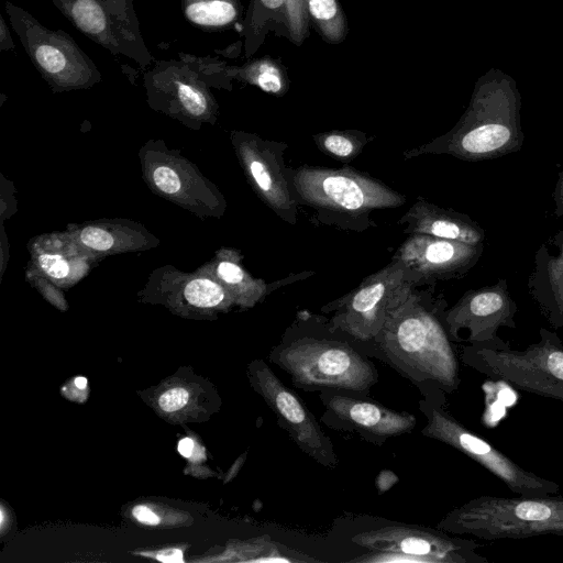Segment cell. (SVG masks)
<instances>
[{
  "instance_id": "cell-16",
  "label": "cell",
  "mask_w": 563,
  "mask_h": 563,
  "mask_svg": "<svg viewBox=\"0 0 563 563\" xmlns=\"http://www.w3.org/2000/svg\"><path fill=\"white\" fill-rule=\"evenodd\" d=\"M184 12L190 22L212 27L231 23L238 14L230 0H187Z\"/></svg>"
},
{
  "instance_id": "cell-1",
  "label": "cell",
  "mask_w": 563,
  "mask_h": 563,
  "mask_svg": "<svg viewBox=\"0 0 563 563\" xmlns=\"http://www.w3.org/2000/svg\"><path fill=\"white\" fill-rule=\"evenodd\" d=\"M373 347L332 329L328 322L299 317L269 352V361L305 391L339 390L371 396L379 379Z\"/></svg>"
},
{
  "instance_id": "cell-28",
  "label": "cell",
  "mask_w": 563,
  "mask_h": 563,
  "mask_svg": "<svg viewBox=\"0 0 563 563\" xmlns=\"http://www.w3.org/2000/svg\"><path fill=\"white\" fill-rule=\"evenodd\" d=\"M256 84L267 92L276 93L282 89V79L275 67L269 64H263L256 75Z\"/></svg>"
},
{
  "instance_id": "cell-30",
  "label": "cell",
  "mask_w": 563,
  "mask_h": 563,
  "mask_svg": "<svg viewBox=\"0 0 563 563\" xmlns=\"http://www.w3.org/2000/svg\"><path fill=\"white\" fill-rule=\"evenodd\" d=\"M133 516L141 522L146 525H157L159 518L147 507L136 506L133 509Z\"/></svg>"
},
{
  "instance_id": "cell-12",
  "label": "cell",
  "mask_w": 563,
  "mask_h": 563,
  "mask_svg": "<svg viewBox=\"0 0 563 563\" xmlns=\"http://www.w3.org/2000/svg\"><path fill=\"white\" fill-rule=\"evenodd\" d=\"M515 305L504 283L466 292L443 314L452 342L481 343L499 340L500 327H515Z\"/></svg>"
},
{
  "instance_id": "cell-4",
  "label": "cell",
  "mask_w": 563,
  "mask_h": 563,
  "mask_svg": "<svg viewBox=\"0 0 563 563\" xmlns=\"http://www.w3.org/2000/svg\"><path fill=\"white\" fill-rule=\"evenodd\" d=\"M461 361L472 369L514 388L563 402V343L544 329L540 340L523 351L503 340L468 343Z\"/></svg>"
},
{
  "instance_id": "cell-20",
  "label": "cell",
  "mask_w": 563,
  "mask_h": 563,
  "mask_svg": "<svg viewBox=\"0 0 563 563\" xmlns=\"http://www.w3.org/2000/svg\"><path fill=\"white\" fill-rule=\"evenodd\" d=\"M548 277L551 286L553 303L550 309V320L555 327L563 325V241L558 257L548 264Z\"/></svg>"
},
{
  "instance_id": "cell-24",
  "label": "cell",
  "mask_w": 563,
  "mask_h": 563,
  "mask_svg": "<svg viewBox=\"0 0 563 563\" xmlns=\"http://www.w3.org/2000/svg\"><path fill=\"white\" fill-rule=\"evenodd\" d=\"M177 95L183 107L192 115H201L206 111L205 96L190 85L179 84Z\"/></svg>"
},
{
  "instance_id": "cell-34",
  "label": "cell",
  "mask_w": 563,
  "mask_h": 563,
  "mask_svg": "<svg viewBox=\"0 0 563 563\" xmlns=\"http://www.w3.org/2000/svg\"><path fill=\"white\" fill-rule=\"evenodd\" d=\"M545 533L563 536V520L545 525L541 530V534Z\"/></svg>"
},
{
  "instance_id": "cell-29",
  "label": "cell",
  "mask_w": 563,
  "mask_h": 563,
  "mask_svg": "<svg viewBox=\"0 0 563 563\" xmlns=\"http://www.w3.org/2000/svg\"><path fill=\"white\" fill-rule=\"evenodd\" d=\"M188 400V393L183 388H174L164 393L159 398L163 410L172 412L180 409Z\"/></svg>"
},
{
  "instance_id": "cell-21",
  "label": "cell",
  "mask_w": 563,
  "mask_h": 563,
  "mask_svg": "<svg viewBox=\"0 0 563 563\" xmlns=\"http://www.w3.org/2000/svg\"><path fill=\"white\" fill-rule=\"evenodd\" d=\"M320 147L338 158H350L358 153L363 143L347 133H329L319 137Z\"/></svg>"
},
{
  "instance_id": "cell-3",
  "label": "cell",
  "mask_w": 563,
  "mask_h": 563,
  "mask_svg": "<svg viewBox=\"0 0 563 563\" xmlns=\"http://www.w3.org/2000/svg\"><path fill=\"white\" fill-rule=\"evenodd\" d=\"M521 96L515 79L492 67L475 84L470 106L445 142L464 159L492 158L520 147Z\"/></svg>"
},
{
  "instance_id": "cell-5",
  "label": "cell",
  "mask_w": 563,
  "mask_h": 563,
  "mask_svg": "<svg viewBox=\"0 0 563 563\" xmlns=\"http://www.w3.org/2000/svg\"><path fill=\"white\" fill-rule=\"evenodd\" d=\"M563 520V497L479 496L450 510L437 528L455 536L493 541L541 536L542 528Z\"/></svg>"
},
{
  "instance_id": "cell-9",
  "label": "cell",
  "mask_w": 563,
  "mask_h": 563,
  "mask_svg": "<svg viewBox=\"0 0 563 563\" xmlns=\"http://www.w3.org/2000/svg\"><path fill=\"white\" fill-rule=\"evenodd\" d=\"M290 180L306 202L334 211L363 213L405 202V197L395 190L347 167H301Z\"/></svg>"
},
{
  "instance_id": "cell-19",
  "label": "cell",
  "mask_w": 563,
  "mask_h": 563,
  "mask_svg": "<svg viewBox=\"0 0 563 563\" xmlns=\"http://www.w3.org/2000/svg\"><path fill=\"white\" fill-rule=\"evenodd\" d=\"M184 295L191 305L205 308L214 307L224 298L222 287L207 278H197L188 283Z\"/></svg>"
},
{
  "instance_id": "cell-14",
  "label": "cell",
  "mask_w": 563,
  "mask_h": 563,
  "mask_svg": "<svg viewBox=\"0 0 563 563\" xmlns=\"http://www.w3.org/2000/svg\"><path fill=\"white\" fill-rule=\"evenodd\" d=\"M245 150L247 170L256 188L266 202L285 219L294 222L296 216L286 172L277 158V153L264 144H253Z\"/></svg>"
},
{
  "instance_id": "cell-33",
  "label": "cell",
  "mask_w": 563,
  "mask_h": 563,
  "mask_svg": "<svg viewBox=\"0 0 563 563\" xmlns=\"http://www.w3.org/2000/svg\"><path fill=\"white\" fill-rule=\"evenodd\" d=\"M195 448V443L189 438H184L178 443V452L185 456L190 457Z\"/></svg>"
},
{
  "instance_id": "cell-31",
  "label": "cell",
  "mask_w": 563,
  "mask_h": 563,
  "mask_svg": "<svg viewBox=\"0 0 563 563\" xmlns=\"http://www.w3.org/2000/svg\"><path fill=\"white\" fill-rule=\"evenodd\" d=\"M555 214L558 217L563 214V170L560 174L555 190H554Z\"/></svg>"
},
{
  "instance_id": "cell-26",
  "label": "cell",
  "mask_w": 563,
  "mask_h": 563,
  "mask_svg": "<svg viewBox=\"0 0 563 563\" xmlns=\"http://www.w3.org/2000/svg\"><path fill=\"white\" fill-rule=\"evenodd\" d=\"M38 263L42 269L53 278H65L69 274V265L60 255L42 254Z\"/></svg>"
},
{
  "instance_id": "cell-11",
  "label": "cell",
  "mask_w": 563,
  "mask_h": 563,
  "mask_svg": "<svg viewBox=\"0 0 563 563\" xmlns=\"http://www.w3.org/2000/svg\"><path fill=\"white\" fill-rule=\"evenodd\" d=\"M319 398L324 407L322 423L379 446L389 439L411 433L417 424L411 412L390 409L368 395L322 390Z\"/></svg>"
},
{
  "instance_id": "cell-22",
  "label": "cell",
  "mask_w": 563,
  "mask_h": 563,
  "mask_svg": "<svg viewBox=\"0 0 563 563\" xmlns=\"http://www.w3.org/2000/svg\"><path fill=\"white\" fill-rule=\"evenodd\" d=\"M218 275L228 285L235 287L244 285L258 299L266 290L264 283L261 280H253L236 263L231 261H223L218 265Z\"/></svg>"
},
{
  "instance_id": "cell-23",
  "label": "cell",
  "mask_w": 563,
  "mask_h": 563,
  "mask_svg": "<svg viewBox=\"0 0 563 563\" xmlns=\"http://www.w3.org/2000/svg\"><path fill=\"white\" fill-rule=\"evenodd\" d=\"M310 14L313 19L333 36L338 33L340 11L335 0H307Z\"/></svg>"
},
{
  "instance_id": "cell-13",
  "label": "cell",
  "mask_w": 563,
  "mask_h": 563,
  "mask_svg": "<svg viewBox=\"0 0 563 563\" xmlns=\"http://www.w3.org/2000/svg\"><path fill=\"white\" fill-rule=\"evenodd\" d=\"M481 249L460 241L412 233L397 253L412 277H439L471 265Z\"/></svg>"
},
{
  "instance_id": "cell-36",
  "label": "cell",
  "mask_w": 563,
  "mask_h": 563,
  "mask_svg": "<svg viewBox=\"0 0 563 563\" xmlns=\"http://www.w3.org/2000/svg\"><path fill=\"white\" fill-rule=\"evenodd\" d=\"M75 385L78 388H85L87 386V379L85 377H77L75 379Z\"/></svg>"
},
{
  "instance_id": "cell-8",
  "label": "cell",
  "mask_w": 563,
  "mask_h": 563,
  "mask_svg": "<svg viewBox=\"0 0 563 563\" xmlns=\"http://www.w3.org/2000/svg\"><path fill=\"white\" fill-rule=\"evenodd\" d=\"M412 275L399 261L367 277L354 291L327 311L329 325L357 341L371 342L387 319L412 295Z\"/></svg>"
},
{
  "instance_id": "cell-25",
  "label": "cell",
  "mask_w": 563,
  "mask_h": 563,
  "mask_svg": "<svg viewBox=\"0 0 563 563\" xmlns=\"http://www.w3.org/2000/svg\"><path fill=\"white\" fill-rule=\"evenodd\" d=\"M80 240L86 246L98 251H107L113 245L112 235L96 227L85 228L80 233Z\"/></svg>"
},
{
  "instance_id": "cell-15",
  "label": "cell",
  "mask_w": 563,
  "mask_h": 563,
  "mask_svg": "<svg viewBox=\"0 0 563 563\" xmlns=\"http://www.w3.org/2000/svg\"><path fill=\"white\" fill-rule=\"evenodd\" d=\"M402 222L412 233L428 234L441 239L478 245L483 231L461 214L418 200L405 214Z\"/></svg>"
},
{
  "instance_id": "cell-18",
  "label": "cell",
  "mask_w": 563,
  "mask_h": 563,
  "mask_svg": "<svg viewBox=\"0 0 563 563\" xmlns=\"http://www.w3.org/2000/svg\"><path fill=\"white\" fill-rule=\"evenodd\" d=\"M36 64L48 75H62L69 68V58L54 41L37 42L33 48Z\"/></svg>"
},
{
  "instance_id": "cell-17",
  "label": "cell",
  "mask_w": 563,
  "mask_h": 563,
  "mask_svg": "<svg viewBox=\"0 0 563 563\" xmlns=\"http://www.w3.org/2000/svg\"><path fill=\"white\" fill-rule=\"evenodd\" d=\"M69 10L73 21L86 34L100 36L107 32L106 9L97 0H75Z\"/></svg>"
},
{
  "instance_id": "cell-2",
  "label": "cell",
  "mask_w": 563,
  "mask_h": 563,
  "mask_svg": "<svg viewBox=\"0 0 563 563\" xmlns=\"http://www.w3.org/2000/svg\"><path fill=\"white\" fill-rule=\"evenodd\" d=\"M369 343L375 358L418 389L435 387L452 395L461 385L459 357L443 316L440 318L413 292Z\"/></svg>"
},
{
  "instance_id": "cell-7",
  "label": "cell",
  "mask_w": 563,
  "mask_h": 563,
  "mask_svg": "<svg viewBox=\"0 0 563 563\" xmlns=\"http://www.w3.org/2000/svg\"><path fill=\"white\" fill-rule=\"evenodd\" d=\"M379 525L350 534L367 550L350 562L488 563L478 543L439 529L380 519Z\"/></svg>"
},
{
  "instance_id": "cell-27",
  "label": "cell",
  "mask_w": 563,
  "mask_h": 563,
  "mask_svg": "<svg viewBox=\"0 0 563 563\" xmlns=\"http://www.w3.org/2000/svg\"><path fill=\"white\" fill-rule=\"evenodd\" d=\"M155 185L166 194H175L180 189L178 175L167 166H159L153 173Z\"/></svg>"
},
{
  "instance_id": "cell-32",
  "label": "cell",
  "mask_w": 563,
  "mask_h": 563,
  "mask_svg": "<svg viewBox=\"0 0 563 563\" xmlns=\"http://www.w3.org/2000/svg\"><path fill=\"white\" fill-rule=\"evenodd\" d=\"M157 558L163 562H181L183 561V554L179 550H166L161 553H158Z\"/></svg>"
},
{
  "instance_id": "cell-10",
  "label": "cell",
  "mask_w": 563,
  "mask_h": 563,
  "mask_svg": "<svg viewBox=\"0 0 563 563\" xmlns=\"http://www.w3.org/2000/svg\"><path fill=\"white\" fill-rule=\"evenodd\" d=\"M252 383L265 400L292 442L316 463L327 468H335L339 463L331 438L328 437L314 415L300 396L285 385L262 361L252 365Z\"/></svg>"
},
{
  "instance_id": "cell-35",
  "label": "cell",
  "mask_w": 563,
  "mask_h": 563,
  "mask_svg": "<svg viewBox=\"0 0 563 563\" xmlns=\"http://www.w3.org/2000/svg\"><path fill=\"white\" fill-rule=\"evenodd\" d=\"M286 0H261L262 4L271 10H276L280 8Z\"/></svg>"
},
{
  "instance_id": "cell-6",
  "label": "cell",
  "mask_w": 563,
  "mask_h": 563,
  "mask_svg": "<svg viewBox=\"0 0 563 563\" xmlns=\"http://www.w3.org/2000/svg\"><path fill=\"white\" fill-rule=\"evenodd\" d=\"M419 410L426 418L421 434L460 451L521 496H552L560 485L525 470L486 439L467 429L446 410V394L435 387L419 389Z\"/></svg>"
}]
</instances>
